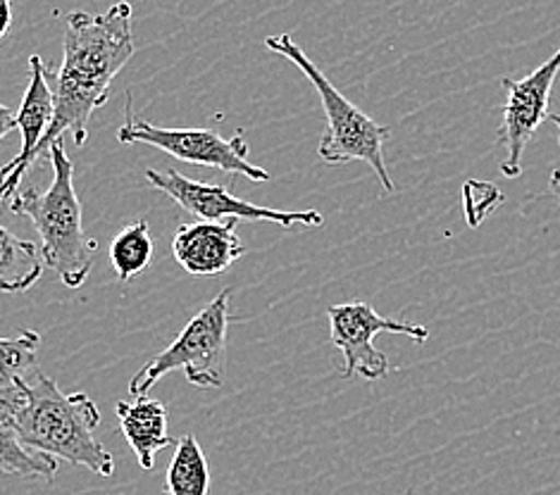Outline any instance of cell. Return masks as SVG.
<instances>
[{
	"label": "cell",
	"mask_w": 560,
	"mask_h": 495,
	"mask_svg": "<svg viewBox=\"0 0 560 495\" xmlns=\"http://www.w3.org/2000/svg\"><path fill=\"white\" fill-rule=\"evenodd\" d=\"M62 64L58 74L50 72L52 122L36 160L48 155V149L65 131H70L77 145L89 139L91 115L110 98L115 76L135 56V32H131V8L113 5L103 15L70 12L65 22Z\"/></svg>",
	"instance_id": "cell-1"
},
{
	"label": "cell",
	"mask_w": 560,
	"mask_h": 495,
	"mask_svg": "<svg viewBox=\"0 0 560 495\" xmlns=\"http://www.w3.org/2000/svg\"><path fill=\"white\" fill-rule=\"evenodd\" d=\"M20 388L22 403L5 417L26 448L113 476L115 460L98 438L101 412L86 393H62L42 369Z\"/></svg>",
	"instance_id": "cell-2"
},
{
	"label": "cell",
	"mask_w": 560,
	"mask_h": 495,
	"mask_svg": "<svg viewBox=\"0 0 560 495\" xmlns=\"http://www.w3.org/2000/svg\"><path fill=\"white\" fill-rule=\"evenodd\" d=\"M48 160L52 165L48 189H20L10 198V212L32 220L34 229L42 236L38 252L44 264L60 276L65 286L79 288L91 274L98 240L84 229L82 203L74 189V165L62 139L50 145Z\"/></svg>",
	"instance_id": "cell-3"
},
{
	"label": "cell",
	"mask_w": 560,
	"mask_h": 495,
	"mask_svg": "<svg viewBox=\"0 0 560 495\" xmlns=\"http://www.w3.org/2000/svg\"><path fill=\"white\" fill-rule=\"evenodd\" d=\"M265 46L296 64L319 93V101H323V110L327 117V131L317 149L319 160L327 165L368 163L372 172L377 174L384 193H394V181L384 163V143L389 139V129L377 125L375 119H370L363 110L355 108V105L329 82V76H325V72L305 56V50L293 44V38L289 34L268 36L265 38Z\"/></svg>",
	"instance_id": "cell-4"
},
{
	"label": "cell",
	"mask_w": 560,
	"mask_h": 495,
	"mask_svg": "<svg viewBox=\"0 0 560 495\" xmlns=\"http://www.w3.org/2000/svg\"><path fill=\"white\" fill-rule=\"evenodd\" d=\"M230 298L232 291L218 293L179 337L129 381L131 396H145V391L165 377L182 369L186 381L198 388H220L224 384L226 365V331H230Z\"/></svg>",
	"instance_id": "cell-5"
},
{
	"label": "cell",
	"mask_w": 560,
	"mask_h": 495,
	"mask_svg": "<svg viewBox=\"0 0 560 495\" xmlns=\"http://www.w3.org/2000/svg\"><path fill=\"white\" fill-rule=\"evenodd\" d=\"M125 125L117 129L119 143H145L182 163L212 167L226 174H242L250 181H270V172L248 160V141L242 131L232 139H222L215 129H167L135 117L131 96L127 93Z\"/></svg>",
	"instance_id": "cell-6"
},
{
	"label": "cell",
	"mask_w": 560,
	"mask_h": 495,
	"mask_svg": "<svg viewBox=\"0 0 560 495\" xmlns=\"http://www.w3.org/2000/svg\"><path fill=\"white\" fill-rule=\"evenodd\" d=\"M329 317V339L343 355L341 377L351 379L355 374L368 381H380L389 374V357L375 347V337L386 333H404L416 343L430 339V329L416 322H401V319L380 317L370 303H343L331 305Z\"/></svg>",
	"instance_id": "cell-7"
},
{
	"label": "cell",
	"mask_w": 560,
	"mask_h": 495,
	"mask_svg": "<svg viewBox=\"0 0 560 495\" xmlns=\"http://www.w3.org/2000/svg\"><path fill=\"white\" fill-rule=\"evenodd\" d=\"M145 179H149L158 191H163L182 205L186 212L203 222H218V220H248V222H272L282 229L291 226H323L325 217L315 210H272L262 205H253L248 200L236 198L230 189L218 184H203L184 177L177 169H145Z\"/></svg>",
	"instance_id": "cell-8"
},
{
	"label": "cell",
	"mask_w": 560,
	"mask_h": 495,
	"mask_svg": "<svg viewBox=\"0 0 560 495\" xmlns=\"http://www.w3.org/2000/svg\"><path fill=\"white\" fill-rule=\"evenodd\" d=\"M560 74V48L553 56L539 64L535 72L525 79L503 76L501 84L505 89L503 122L499 129V143L505 149L501 160L503 177L515 179L523 174V155L529 141L535 139L537 129L549 122L551 117V91Z\"/></svg>",
	"instance_id": "cell-9"
},
{
	"label": "cell",
	"mask_w": 560,
	"mask_h": 495,
	"mask_svg": "<svg viewBox=\"0 0 560 495\" xmlns=\"http://www.w3.org/2000/svg\"><path fill=\"white\" fill-rule=\"evenodd\" d=\"M52 122V91L50 70L38 56L30 58V86H26L22 108L18 113V127L22 131V149L0 167V203L20 191L24 172L36 163V151L42 145Z\"/></svg>",
	"instance_id": "cell-10"
},
{
	"label": "cell",
	"mask_w": 560,
	"mask_h": 495,
	"mask_svg": "<svg viewBox=\"0 0 560 495\" xmlns=\"http://www.w3.org/2000/svg\"><path fill=\"white\" fill-rule=\"evenodd\" d=\"M236 220L182 224L172 244L177 262L189 274L212 276L222 274L244 256V244L236 236Z\"/></svg>",
	"instance_id": "cell-11"
},
{
	"label": "cell",
	"mask_w": 560,
	"mask_h": 495,
	"mask_svg": "<svg viewBox=\"0 0 560 495\" xmlns=\"http://www.w3.org/2000/svg\"><path fill=\"white\" fill-rule=\"evenodd\" d=\"M115 410L119 417V429H122L129 448L135 450L143 470H153L155 455L160 450L177 446V440L167 434V408L160 400L149 396L119 400Z\"/></svg>",
	"instance_id": "cell-12"
},
{
	"label": "cell",
	"mask_w": 560,
	"mask_h": 495,
	"mask_svg": "<svg viewBox=\"0 0 560 495\" xmlns=\"http://www.w3.org/2000/svg\"><path fill=\"white\" fill-rule=\"evenodd\" d=\"M46 270L42 252L32 240H24L0 226V291H30Z\"/></svg>",
	"instance_id": "cell-13"
},
{
	"label": "cell",
	"mask_w": 560,
	"mask_h": 495,
	"mask_svg": "<svg viewBox=\"0 0 560 495\" xmlns=\"http://www.w3.org/2000/svg\"><path fill=\"white\" fill-rule=\"evenodd\" d=\"M0 472L46 481H52L58 474V460L26 448L3 412H0Z\"/></svg>",
	"instance_id": "cell-14"
},
{
	"label": "cell",
	"mask_w": 560,
	"mask_h": 495,
	"mask_svg": "<svg viewBox=\"0 0 560 495\" xmlns=\"http://www.w3.org/2000/svg\"><path fill=\"white\" fill-rule=\"evenodd\" d=\"M210 470L208 460L194 436L177 438L175 458L167 467L170 495H208Z\"/></svg>",
	"instance_id": "cell-15"
},
{
	"label": "cell",
	"mask_w": 560,
	"mask_h": 495,
	"mask_svg": "<svg viewBox=\"0 0 560 495\" xmlns=\"http://www.w3.org/2000/svg\"><path fill=\"white\" fill-rule=\"evenodd\" d=\"M155 240L149 232V224L137 222L125 226L110 244V262L119 281H129L141 274L153 260Z\"/></svg>",
	"instance_id": "cell-16"
},
{
	"label": "cell",
	"mask_w": 560,
	"mask_h": 495,
	"mask_svg": "<svg viewBox=\"0 0 560 495\" xmlns=\"http://www.w3.org/2000/svg\"><path fill=\"white\" fill-rule=\"evenodd\" d=\"M42 337L32 329H22L10 339H0V388H20L26 379L34 377L36 353Z\"/></svg>",
	"instance_id": "cell-17"
},
{
	"label": "cell",
	"mask_w": 560,
	"mask_h": 495,
	"mask_svg": "<svg viewBox=\"0 0 560 495\" xmlns=\"http://www.w3.org/2000/svg\"><path fill=\"white\" fill-rule=\"evenodd\" d=\"M22 403V388H0V412H15Z\"/></svg>",
	"instance_id": "cell-18"
},
{
	"label": "cell",
	"mask_w": 560,
	"mask_h": 495,
	"mask_svg": "<svg viewBox=\"0 0 560 495\" xmlns=\"http://www.w3.org/2000/svg\"><path fill=\"white\" fill-rule=\"evenodd\" d=\"M18 127V113H12L8 105H0V141Z\"/></svg>",
	"instance_id": "cell-19"
},
{
	"label": "cell",
	"mask_w": 560,
	"mask_h": 495,
	"mask_svg": "<svg viewBox=\"0 0 560 495\" xmlns=\"http://www.w3.org/2000/svg\"><path fill=\"white\" fill-rule=\"evenodd\" d=\"M10 24H12V5L8 0H0V42L8 36Z\"/></svg>",
	"instance_id": "cell-20"
},
{
	"label": "cell",
	"mask_w": 560,
	"mask_h": 495,
	"mask_svg": "<svg viewBox=\"0 0 560 495\" xmlns=\"http://www.w3.org/2000/svg\"><path fill=\"white\" fill-rule=\"evenodd\" d=\"M549 186H551V191H553V196L560 200V169H553L551 172V179H549Z\"/></svg>",
	"instance_id": "cell-21"
},
{
	"label": "cell",
	"mask_w": 560,
	"mask_h": 495,
	"mask_svg": "<svg viewBox=\"0 0 560 495\" xmlns=\"http://www.w3.org/2000/svg\"><path fill=\"white\" fill-rule=\"evenodd\" d=\"M549 122H553V125L558 127V131H560V115L551 113V117H549ZM558 143H560V133H558Z\"/></svg>",
	"instance_id": "cell-22"
},
{
	"label": "cell",
	"mask_w": 560,
	"mask_h": 495,
	"mask_svg": "<svg viewBox=\"0 0 560 495\" xmlns=\"http://www.w3.org/2000/svg\"><path fill=\"white\" fill-rule=\"evenodd\" d=\"M163 495H170V493H167V491H165V493H163Z\"/></svg>",
	"instance_id": "cell-23"
}]
</instances>
